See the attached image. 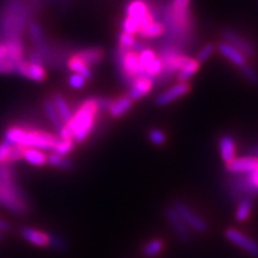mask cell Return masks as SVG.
I'll list each match as a JSON object with an SVG mask.
<instances>
[{
  "mask_svg": "<svg viewBox=\"0 0 258 258\" xmlns=\"http://www.w3.org/2000/svg\"><path fill=\"white\" fill-rule=\"evenodd\" d=\"M225 235L231 243L239 246L240 249H243L245 252L250 253L251 256L258 258V243L254 241L252 238H250L249 235L235 230V228H228V230H226Z\"/></svg>",
  "mask_w": 258,
  "mask_h": 258,
  "instance_id": "cell-9",
  "label": "cell"
},
{
  "mask_svg": "<svg viewBox=\"0 0 258 258\" xmlns=\"http://www.w3.org/2000/svg\"><path fill=\"white\" fill-rule=\"evenodd\" d=\"M258 169V157L254 156H245V157H235L233 160L226 164V170L227 172L235 176L249 175Z\"/></svg>",
  "mask_w": 258,
  "mask_h": 258,
  "instance_id": "cell-8",
  "label": "cell"
},
{
  "mask_svg": "<svg viewBox=\"0 0 258 258\" xmlns=\"http://www.w3.org/2000/svg\"><path fill=\"white\" fill-rule=\"evenodd\" d=\"M190 90H191V85L189 83H177L176 85L171 86L166 91L161 92L159 96H157L156 104L158 106H165L188 95Z\"/></svg>",
  "mask_w": 258,
  "mask_h": 258,
  "instance_id": "cell-12",
  "label": "cell"
},
{
  "mask_svg": "<svg viewBox=\"0 0 258 258\" xmlns=\"http://www.w3.org/2000/svg\"><path fill=\"white\" fill-rule=\"evenodd\" d=\"M190 59L191 57L185 55V54H180L177 50L167 49L164 53V55L161 56L164 63L163 73H165V76H170L172 73L179 72L189 62Z\"/></svg>",
  "mask_w": 258,
  "mask_h": 258,
  "instance_id": "cell-11",
  "label": "cell"
},
{
  "mask_svg": "<svg viewBox=\"0 0 258 258\" xmlns=\"http://www.w3.org/2000/svg\"><path fill=\"white\" fill-rule=\"evenodd\" d=\"M252 207H253L252 199L249 198V196H244V198L239 199V201H238V206H237V211H235V219H237V221L239 222L246 221L251 215Z\"/></svg>",
  "mask_w": 258,
  "mask_h": 258,
  "instance_id": "cell-25",
  "label": "cell"
},
{
  "mask_svg": "<svg viewBox=\"0 0 258 258\" xmlns=\"http://www.w3.org/2000/svg\"><path fill=\"white\" fill-rule=\"evenodd\" d=\"M44 111H46V115L48 116V120L51 122V124H54L56 129H59L61 125H62V121H61L59 114H57L55 106H54L51 99H46L44 101Z\"/></svg>",
  "mask_w": 258,
  "mask_h": 258,
  "instance_id": "cell-30",
  "label": "cell"
},
{
  "mask_svg": "<svg viewBox=\"0 0 258 258\" xmlns=\"http://www.w3.org/2000/svg\"><path fill=\"white\" fill-rule=\"evenodd\" d=\"M16 63L9 57H2L0 59V73L2 74H10L15 73Z\"/></svg>",
  "mask_w": 258,
  "mask_h": 258,
  "instance_id": "cell-43",
  "label": "cell"
},
{
  "mask_svg": "<svg viewBox=\"0 0 258 258\" xmlns=\"http://www.w3.org/2000/svg\"><path fill=\"white\" fill-rule=\"evenodd\" d=\"M148 12H150V9H148V5L146 4V2H144V0H132V2L127 5V8H125V14H127L128 17L138 19L139 22H140L141 18L145 17Z\"/></svg>",
  "mask_w": 258,
  "mask_h": 258,
  "instance_id": "cell-21",
  "label": "cell"
},
{
  "mask_svg": "<svg viewBox=\"0 0 258 258\" xmlns=\"http://www.w3.org/2000/svg\"><path fill=\"white\" fill-rule=\"evenodd\" d=\"M215 51V46L213 43H208L206 46L201 48V50L198 53V56H196V60L199 61L200 63L203 62V61H207L209 57H211Z\"/></svg>",
  "mask_w": 258,
  "mask_h": 258,
  "instance_id": "cell-40",
  "label": "cell"
},
{
  "mask_svg": "<svg viewBox=\"0 0 258 258\" xmlns=\"http://www.w3.org/2000/svg\"><path fill=\"white\" fill-rule=\"evenodd\" d=\"M29 32H30V36L32 41L35 42V44L40 48V49L43 51V55H47V44L44 42V36L43 31L40 27V24L36 23V22H32V23L29 25Z\"/></svg>",
  "mask_w": 258,
  "mask_h": 258,
  "instance_id": "cell-27",
  "label": "cell"
},
{
  "mask_svg": "<svg viewBox=\"0 0 258 258\" xmlns=\"http://www.w3.org/2000/svg\"><path fill=\"white\" fill-rule=\"evenodd\" d=\"M153 83L154 80L150 77L145 76V74L135 78L131 84V90H129L128 93L129 98L132 101H139V99L146 97L148 93L152 91Z\"/></svg>",
  "mask_w": 258,
  "mask_h": 258,
  "instance_id": "cell-13",
  "label": "cell"
},
{
  "mask_svg": "<svg viewBox=\"0 0 258 258\" xmlns=\"http://www.w3.org/2000/svg\"><path fill=\"white\" fill-rule=\"evenodd\" d=\"M6 47H8V57L10 60H12L14 62H18V61L23 60V44L22 42L17 40V38H14V40L9 41L8 43H5Z\"/></svg>",
  "mask_w": 258,
  "mask_h": 258,
  "instance_id": "cell-28",
  "label": "cell"
},
{
  "mask_svg": "<svg viewBox=\"0 0 258 258\" xmlns=\"http://www.w3.org/2000/svg\"><path fill=\"white\" fill-rule=\"evenodd\" d=\"M12 146L10 144L6 143L4 140L3 143H0V164L6 163V159H8V156L11 151Z\"/></svg>",
  "mask_w": 258,
  "mask_h": 258,
  "instance_id": "cell-44",
  "label": "cell"
},
{
  "mask_svg": "<svg viewBox=\"0 0 258 258\" xmlns=\"http://www.w3.org/2000/svg\"><path fill=\"white\" fill-rule=\"evenodd\" d=\"M116 56H117V63L125 82L132 84L135 78L143 76L144 72L141 71L140 63H139V51L133 49L123 50L118 48L116 51Z\"/></svg>",
  "mask_w": 258,
  "mask_h": 258,
  "instance_id": "cell-5",
  "label": "cell"
},
{
  "mask_svg": "<svg viewBox=\"0 0 258 258\" xmlns=\"http://www.w3.org/2000/svg\"><path fill=\"white\" fill-rule=\"evenodd\" d=\"M76 56H78L79 59H82L84 62L88 63L90 67L95 66V64L101 63L103 59H104V50L102 48L98 47H91L86 48V49L79 50L74 54Z\"/></svg>",
  "mask_w": 258,
  "mask_h": 258,
  "instance_id": "cell-18",
  "label": "cell"
},
{
  "mask_svg": "<svg viewBox=\"0 0 258 258\" xmlns=\"http://www.w3.org/2000/svg\"><path fill=\"white\" fill-rule=\"evenodd\" d=\"M122 31L127 32V34L131 35H137L140 31V22L138 19H134L132 17H128L125 16V18L122 22Z\"/></svg>",
  "mask_w": 258,
  "mask_h": 258,
  "instance_id": "cell-35",
  "label": "cell"
},
{
  "mask_svg": "<svg viewBox=\"0 0 258 258\" xmlns=\"http://www.w3.org/2000/svg\"><path fill=\"white\" fill-rule=\"evenodd\" d=\"M2 57H8V47L5 43L0 44V59Z\"/></svg>",
  "mask_w": 258,
  "mask_h": 258,
  "instance_id": "cell-46",
  "label": "cell"
},
{
  "mask_svg": "<svg viewBox=\"0 0 258 258\" xmlns=\"http://www.w3.org/2000/svg\"><path fill=\"white\" fill-rule=\"evenodd\" d=\"M163 70H164L163 60H161L160 56H157L156 59L153 60V62L151 63L146 70H145L144 74L153 79V78H156V77L160 76V74L163 73Z\"/></svg>",
  "mask_w": 258,
  "mask_h": 258,
  "instance_id": "cell-33",
  "label": "cell"
},
{
  "mask_svg": "<svg viewBox=\"0 0 258 258\" xmlns=\"http://www.w3.org/2000/svg\"><path fill=\"white\" fill-rule=\"evenodd\" d=\"M166 32L165 24L153 21L152 23L145 25L140 29L139 35L143 38H158L161 37Z\"/></svg>",
  "mask_w": 258,
  "mask_h": 258,
  "instance_id": "cell-24",
  "label": "cell"
},
{
  "mask_svg": "<svg viewBox=\"0 0 258 258\" xmlns=\"http://www.w3.org/2000/svg\"><path fill=\"white\" fill-rule=\"evenodd\" d=\"M200 63L196 59H190L189 62L179 71L177 74V80L178 83H189V80L199 72L200 70Z\"/></svg>",
  "mask_w": 258,
  "mask_h": 258,
  "instance_id": "cell-26",
  "label": "cell"
},
{
  "mask_svg": "<svg viewBox=\"0 0 258 258\" xmlns=\"http://www.w3.org/2000/svg\"><path fill=\"white\" fill-rule=\"evenodd\" d=\"M3 240V233H0V241Z\"/></svg>",
  "mask_w": 258,
  "mask_h": 258,
  "instance_id": "cell-48",
  "label": "cell"
},
{
  "mask_svg": "<svg viewBox=\"0 0 258 258\" xmlns=\"http://www.w3.org/2000/svg\"><path fill=\"white\" fill-rule=\"evenodd\" d=\"M15 73H18L19 76L25 77V78L37 83H42L47 79V71L43 67V64L31 63L25 60L16 62Z\"/></svg>",
  "mask_w": 258,
  "mask_h": 258,
  "instance_id": "cell-10",
  "label": "cell"
},
{
  "mask_svg": "<svg viewBox=\"0 0 258 258\" xmlns=\"http://www.w3.org/2000/svg\"><path fill=\"white\" fill-rule=\"evenodd\" d=\"M165 217L171 225V227L175 231V233L179 237V239L186 241V243L191 240V232H190L188 226L184 224V221L179 218V215L177 214L175 209L172 207L166 208Z\"/></svg>",
  "mask_w": 258,
  "mask_h": 258,
  "instance_id": "cell-14",
  "label": "cell"
},
{
  "mask_svg": "<svg viewBox=\"0 0 258 258\" xmlns=\"http://www.w3.org/2000/svg\"><path fill=\"white\" fill-rule=\"evenodd\" d=\"M167 25L173 29L176 35L190 29L191 25V14H190V0H172L166 16Z\"/></svg>",
  "mask_w": 258,
  "mask_h": 258,
  "instance_id": "cell-4",
  "label": "cell"
},
{
  "mask_svg": "<svg viewBox=\"0 0 258 258\" xmlns=\"http://www.w3.org/2000/svg\"><path fill=\"white\" fill-rule=\"evenodd\" d=\"M29 62L42 64V57L38 50H30V53H29Z\"/></svg>",
  "mask_w": 258,
  "mask_h": 258,
  "instance_id": "cell-45",
  "label": "cell"
},
{
  "mask_svg": "<svg viewBox=\"0 0 258 258\" xmlns=\"http://www.w3.org/2000/svg\"><path fill=\"white\" fill-rule=\"evenodd\" d=\"M163 247V241L159 239H152L148 241V243L143 247V253L146 257H154L161 252Z\"/></svg>",
  "mask_w": 258,
  "mask_h": 258,
  "instance_id": "cell-32",
  "label": "cell"
},
{
  "mask_svg": "<svg viewBox=\"0 0 258 258\" xmlns=\"http://www.w3.org/2000/svg\"><path fill=\"white\" fill-rule=\"evenodd\" d=\"M222 36L225 38V42L240 50L246 57H254L257 55V50L253 44L244 36H241L239 32L232 30V29H225L222 31Z\"/></svg>",
  "mask_w": 258,
  "mask_h": 258,
  "instance_id": "cell-7",
  "label": "cell"
},
{
  "mask_svg": "<svg viewBox=\"0 0 258 258\" xmlns=\"http://www.w3.org/2000/svg\"><path fill=\"white\" fill-rule=\"evenodd\" d=\"M47 158V154L43 151L37 150V148H24L23 150V159L34 166L46 165Z\"/></svg>",
  "mask_w": 258,
  "mask_h": 258,
  "instance_id": "cell-23",
  "label": "cell"
},
{
  "mask_svg": "<svg viewBox=\"0 0 258 258\" xmlns=\"http://www.w3.org/2000/svg\"><path fill=\"white\" fill-rule=\"evenodd\" d=\"M73 147H74L73 140H62V139H59V143L56 144V146L54 148L53 152L61 154V156H67V154L73 150Z\"/></svg>",
  "mask_w": 258,
  "mask_h": 258,
  "instance_id": "cell-38",
  "label": "cell"
},
{
  "mask_svg": "<svg viewBox=\"0 0 258 258\" xmlns=\"http://www.w3.org/2000/svg\"><path fill=\"white\" fill-rule=\"evenodd\" d=\"M148 138H150L151 143H152L153 145H156V146H163L166 141L165 133H164L163 131H160V129H157V128L151 129L150 133H148Z\"/></svg>",
  "mask_w": 258,
  "mask_h": 258,
  "instance_id": "cell-39",
  "label": "cell"
},
{
  "mask_svg": "<svg viewBox=\"0 0 258 258\" xmlns=\"http://www.w3.org/2000/svg\"><path fill=\"white\" fill-rule=\"evenodd\" d=\"M51 102H53L54 106H55L57 114H59L62 123H67V122L70 121V118L72 117V110H71L66 98H64L61 93L55 92L53 93V97H51Z\"/></svg>",
  "mask_w": 258,
  "mask_h": 258,
  "instance_id": "cell-20",
  "label": "cell"
},
{
  "mask_svg": "<svg viewBox=\"0 0 258 258\" xmlns=\"http://www.w3.org/2000/svg\"><path fill=\"white\" fill-rule=\"evenodd\" d=\"M98 112V98L91 97V98L85 99L77 109V111L72 114V117L64 124L69 127L71 133H72L74 143L82 144L88 139L95 128L96 117Z\"/></svg>",
  "mask_w": 258,
  "mask_h": 258,
  "instance_id": "cell-3",
  "label": "cell"
},
{
  "mask_svg": "<svg viewBox=\"0 0 258 258\" xmlns=\"http://www.w3.org/2000/svg\"><path fill=\"white\" fill-rule=\"evenodd\" d=\"M21 235L24 238L28 243L32 245H36V246H48V239H49V235L44 232L35 230L31 227H23L21 230Z\"/></svg>",
  "mask_w": 258,
  "mask_h": 258,
  "instance_id": "cell-19",
  "label": "cell"
},
{
  "mask_svg": "<svg viewBox=\"0 0 258 258\" xmlns=\"http://www.w3.org/2000/svg\"><path fill=\"white\" fill-rule=\"evenodd\" d=\"M67 64H69V69L72 71L73 73L80 74V76H83L86 80L92 78L91 67H90L88 63L84 62L82 59H79L78 56L74 55V54L70 57L69 61H67Z\"/></svg>",
  "mask_w": 258,
  "mask_h": 258,
  "instance_id": "cell-22",
  "label": "cell"
},
{
  "mask_svg": "<svg viewBox=\"0 0 258 258\" xmlns=\"http://www.w3.org/2000/svg\"><path fill=\"white\" fill-rule=\"evenodd\" d=\"M0 206L15 215L29 212L28 196L16 182V171L11 164H0Z\"/></svg>",
  "mask_w": 258,
  "mask_h": 258,
  "instance_id": "cell-1",
  "label": "cell"
},
{
  "mask_svg": "<svg viewBox=\"0 0 258 258\" xmlns=\"http://www.w3.org/2000/svg\"><path fill=\"white\" fill-rule=\"evenodd\" d=\"M240 72L245 77V79H246L247 82L257 85L258 84V71L254 69V67H252L249 63H246V64H244L243 67H240Z\"/></svg>",
  "mask_w": 258,
  "mask_h": 258,
  "instance_id": "cell-37",
  "label": "cell"
},
{
  "mask_svg": "<svg viewBox=\"0 0 258 258\" xmlns=\"http://www.w3.org/2000/svg\"><path fill=\"white\" fill-rule=\"evenodd\" d=\"M49 235V239H48V246H50L51 249L62 252V251L67 250V243L62 237L57 234H48Z\"/></svg>",
  "mask_w": 258,
  "mask_h": 258,
  "instance_id": "cell-36",
  "label": "cell"
},
{
  "mask_svg": "<svg viewBox=\"0 0 258 258\" xmlns=\"http://www.w3.org/2000/svg\"><path fill=\"white\" fill-rule=\"evenodd\" d=\"M219 150H220L221 159L226 164L230 163L237 157V145H235L234 139L231 135H222L219 139Z\"/></svg>",
  "mask_w": 258,
  "mask_h": 258,
  "instance_id": "cell-17",
  "label": "cell"
},
{
  "mask_svg": "<svg viewBox=\"0 0 258 258\" xmlns=\"http://www.w3.org/2000/svg\"><path fill=\"white\" fill-rule=\"evenodd\" d=\"M158 55L156 54V51L151 49V48H144L143 50L139 51V63H140L141 71L145 72V70L153 62V60Z\"/></svg>",
  "mask_w": 258,
  "mask_h": 258,
  "instance_id": "cell-31",
  "label": "cell"
},
{
  "mask_svg": "<svg viewBox=\"0 0 258 258\" xmlns=\"http://www.w3.org/2000/svg\"><path fill=\"white\" fill-rule=\"evenodd\" d=\"M252 156H254V157H258V147L253 148V150H252Z\"/></svg>",
  "mask_w": 258,
  "mask_h": 258,
  "instance_id": "cell-47",
  "label": "cell"
},
{
  "mask_svg": "<svg viewBox=\"0 0 258 258\" xmlns=\"http://www.w3.org/2000/svg\"><path fill=\"white\" fill-rule=\"evenodd\" d=\"M135 43H137V38H135L134 35L127 34V32H123V31L118 35V48H120V49L134 50Z\"/></svg>",
  "mask_w": 258,
  "mask_h": 258,
  "instance_id": "cell-34",
  "label": "cell"
},
{
  "mask_svg": "<svg viewBox=\"0 0 258 258\" xmlns=\"http://www.w3.org/2000/svg\"><path fill=\"white\" fill-rule=\"evenodd\" d=\"M133 103L134 101H132L128 95L118 97V98L111 101L110 104H109L108 106L109 115H110L112 118H120L122 116L127 114L132 108H133Z\"/></svg>",
  "mask_w": 258,
  "mask_h": 258,
  "instance_id": "cell-16",
  "label": "cell"
},
{
  "mask_svg": "<svg viewBox=\"0 0 258 258\" xmlns=\"http://www.w3.org/2000/svg\"><path fill=\"white\" fill-rule=\"evenodd\" d=\"M23 150H24V147L12 146L11 151H10V153L8 156V159H6V163L11 164V163H15V161L23 159Z\"/></svg>",
  "mask_w": 258,
  "mask_h": 258,
  "instance_id": "cell-42",
  "label": "cell"
},
{
  "mask_svg": "<svg viewBox=\"0 0 258 258\" xmlns=\"http://www.w3.org/2000/svg\"><path fill=\"white\" fill-rule=\"evenodd\" d=\"M4 140L11 146H21L24 148H37L41 151L53 152L59 138L37 129H25L22 127H10L6 129Z\"/></svg>",
  "mask_w": 258,
  "mask_h": 258,
  "instance_id": "cell-2",
  "label": "cell"
},
{
  "mask_svg": "<svg viewBox=\"0 0 258 258\" xmlns=\"http://www.w3.org/2000/svg\"><path fill=\"white\" fill-rule=\"evenodd\" d=\"M47 163L49 164L50 166L57 167V169L62 170H72L74 164L73 161L66 158V156H61V154H57L55 152H51L47 158Z\"/></svg>",
  "mask_w": 258,
  "mask_h": 258,
  "instance_id": "cell-29",
  "label": "cell"
},
{
  "mask_svg": "<svg viewBox=\"0 0 258 258\" xmlns=\"http://www.w3.org/2000/svg\"><path fill=\"white\" fill-rule=\"evenodd\" d=\"M69 84L71 88L74 90H82L86 85V79L80 74L73 73L69 78Z\"/></svg>",
  "mask_w": 258,
  "mask_h": 258,
  "instance_id": "cell-41",
  "label": "cell"
},
{
  "mask_svg": "<svg viewBox=\"0 0 258 258\" xmlns=\"http://www.w3.org/2000/svg\"><path fill=\"white\" fill-rule=\"evenodd\" d=\"M171 207L175 209L177 214L179 215V218L184 221V224L188 226L189 228H192V230L198 232V233H205V232H207V222L203 220L201 217H199L195 212L191 211L190 207H188L185 203L180 201H175Z\"/></svg>",
  "mask_w": 258,
  "mask_h": 258,
  "instance_id": "cell-6",
  "label": "cell"
},
{
  "mask_svg": "<svg viewBox=\"0 0 258 258\" xmlns=\"http://www.w3.org/2000/svg\"><path fill=\"white\" fill-rule=\"evenodd\" d=\"M218 50L220 51L221 55H224L226 59L230 60L232 63H234L239 69L247 63V57L240 50H238L237 48L231 46L227 42H220L218 44Z\"/></svg>",
  "mask_w": 258,
  "mask_h": 258,
  "instance_id": "cell-15",
  "label": "cell"
}]
</instances>
